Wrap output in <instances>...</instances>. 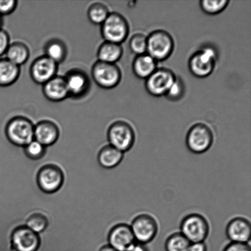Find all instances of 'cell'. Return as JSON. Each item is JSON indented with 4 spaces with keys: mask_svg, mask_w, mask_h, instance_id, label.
Instances as JSON below:
<instances>
[{
    "mask_svg": "<svg viewBox=\"0 0 251 251\" xmlns=\"http://www.w3.org/2000/svg\"><path fill=\"white\" fill-rule=\"evenodd\" d=\"M180 233L191 243L204 242L210 233V225L203 216L191 213L182 220Z\"/></svg>",
    "mask_w": 251,
    "mask_h": 251,
    "instance_id": "obj_4",
    "label": "cell"
},
{
    "mask_svg": "<svg viewBox=\"0 0 251 251\" xmlns=\"http://www.w3.org/2000/svg\"><path fill=\"white\" fill-rule=\"evenodd\" d=\"M124 53L121 44L105 41L98 49V61L115 64L120 60Z\"/></svg>",
    "mask_w": 251,
    "mask_h": 251,
    "instance_id": "obj_21",
    "label": "cell"
},
{
    "mask_svg": "<svg viewBox=\"0 0 251 251\" xmlns=\"http://www.w3.org/2000/svg\"><path fill=\"white\" fill-rule=\"evenodd\" d=\"M44 97L52 102H60L69 97L65 78L56 75L43 85Z\"/></svg>",
    "mask_w": 251,
    "mask_h": 251,
    "instance_id": "obj_18",
    "label": "cell"
},
{
    "mask_svg": "<svg viewBox=\"0 0 251 251\" xmlns=\"http://www.w3.org/2000/svg\"><path fill=\"white\" fill-rule=\"evenodd\" d=\"M157 69V61L148 53L136 56L133 61V72L141 79L146 80Z\"/></svg>",
    "mask_w": 251,
    "mask_h": 251,
    "instance_id": "obj_20",
    "label": "cell"
},
{
    "mask_svg": "<svg viewBox=\"0 0 251 251\" xmlns=\"http://www.w3.org/2000/svg\"><path fill=\"white\" fill-rule=\"evenodd\" d=\"M174 49V39L166 31L158 29L152 31L147 37V53L157 62L168 59Z\"/></svg>",
    "mask_w": 251,
    "mask_h": 251,
    "instance_id": "obj_5",
    "label": "cell"
},
{
    "mask_svg": "<svg viewBox=\"0 0 251 251\" xmlns=\"http://www.w3.org/2000/svg\"><path fill=\"white\" fill-rule=\"evenodd\" d=\"M217 60V52L211 46H205L193 54L189 60L192 75L198 78L208 77L213 72Z\"/></svg>",
    "mask_w": 251,
    "mask_h": 251,
    "instance_id": "obj_3",
    "label": "cell"
},
{
    "mask_svg": "<svg viewBox=\"0 0 251 251\" xmlns=\"http://www.w3.org/2000/svg\"><path fill=\"white\" fill-rule=\"evenodd\" d=\"M106 137L108 144L124 153L132 149L135 141L134 129L124 121H117L110 125L107 130Z\"/></svg>",
    "mask_w": 251,
    "mask_h": 251,
    "instance_id": "obj_2",
    "label": "cell"
},
{
    "mask_svg": "<svg viewBox=\"0 0 251 251\" xmlns=\"http://www.w3.org/2000/svg\"><path fill=\"white\" fill-rule=\"evenodd\" d=\"M108 245L118 251H127L136 241L130 225L120 223L110 229L107 237Z\"/></svg>",
    "mask_w": 251,
    "mask_h": 251,
    "instance_id": "obj_13",
    "label": "cell"
},
{
    "mask_svg": "<svg viewBox=\"0 0 251 251\" xmlns=\"http://www.w3.org/2000/svg\"><path fill=\"white\" fill-rule=\"evenodd\" d=\"M191 243L180 232L172 233L165 243L166 251H188Z\"/></svg>",
    "mask_w": 251,
    "mask_h": 251,
    "instance_id": "obj_26",
    "label": "cell"
},
{
    "mask_svg": "<svg viewBox=\"0 0 251 251\" xmlns=\"http://www.w3.org/2000/svg\"><path fill=\"white\" fill-rule=\"evenodd\" d=\"M11 242L16 251H37L40 247L41 238L26 226H20L12 231Z\"/></svg>",
    "mask_w": 251,
    "mask_h": 251,
    "instance_id": "obj_12",
    "label": "cell"
},
{
    "mask_svg": "<svg viewBox=\"0 0 251 251\" xmlns=\"http://www.w3.org/2000/svg\"><path fill=\"white\" fill-rule=\"evenodd\" d=\"M173 71L167 68H157L146 79L145 88L150 95L155 97L166 96L176 80Z\"/></svg>",
    "mask_w": 251,
    "mask_h": 251,
    "instance_id": "obj_11",
    "label": "cell"
},
{
    "mask_svg": "<svg viewBox=\"0 0 251 251\" xmlns=\"http://www.w3.org/2000/svg\"><path fill=\"white\" fill-rule=\"evenodd\" d=\"M188 251H207V247L205 242L191 243Z\"/></svg>",
    "mask_w": 251,
    "mask_h": 251,
    "instance_id": "obj_35",
    "label": "cell"
},
{
    "mask_svg": "<svg viewBox=\"0 0 251 251\" xmlns=\"http://www.w3.org/2000/svg\"><path fill=\"white\" fill-rule=\"evenodd\" d=\"M25 154L28 159L37 161L43 159L46 154L47 147L33 140L24 148Z\"/></svg>",
    "mask_w": 251,
    "mask_h": 251,
    "instance_id": "obj_29",
    "label": "cell"
},
{
    "mask_svg": "<svg viewBox=\"0 0 251 251\" xmlns=\"http://www.w3.org/2000/svg\"><path fill=\"white\" fill-rule=\"evenodd\" d=\"M92 76L97 85L104 89L116 87L122 80V72L116 64L97 61L92 69Z\"/></svg>",
    "mask_w": 251,
    "mask_h": 251,
    "instance_id": "obj_10",
    "label": "cell"
},
{
    "mask_svg": "<svg viewBox=\"0 0 251 251\" xmlns=\"http://www.w3.org/2000/svg\"><path fill=\"white\" fill-rule=\"evenodd\" d=\"M65 78L69 97L78 98L88 92L90 82L87 74L80 70L69 71Z\"/></svg>",
    "mask_w": 251,
    "mask_h": 251,
    "instance_id": "obj_15",
    "label": "cell"
},
{
    "mask_svg": "<svg viewBox=\"0 0 251 251\" xmlns=\"http://www.w3.org/2000/svg\"><path fill=\"white\" fill-rule=\"evenodd\" d=\"M58 64L44 55L32 63L29 73L34 82L43 85L56 76Z\"/></svg>",
    "mask_w": 251,
    "mask_h": 251,
    "instance_id": "obj_14",
    "label": "cell"
},
{
    "mask_svg": "<svg viewBox=\"0 0 251 251\" xmlns=\"http://www.w3.org/2000/svg\"><path fill=\"white\" fill-rule=\"evenodd\" d=\"M129 48L137 56L147 53V36L142 33L134 34L130 39Z\"/></svg>",
    "mask_w": 251,
    "mask_h": 251,
    "instance_id": "obj_30",
    "label": "cell"
},
{
    "mask_svg": "<svg viewBox=\"0 0 251 251\" xmlns=\"http://www.w3.org/2000/svg\"><path fill=\"white\" fill-rule=\"evenodd\" d=\"M184 93H185V86L183 81L181 78L176 77L165 97L172 101H177L183 97Z\"/></svg>",
    "mask_w": 251,
    "mask_h": 251,
    "instance_id": "obj_31",
    "label": "cell"
},
{
    "mask_svg": "<svg viewBox=\"0 0 251 251\" xmlns=\"http://www.w3.org/2000/svg\"><path fill=\"white\" fill-rule=\"evenodd\" d=\"M5 55L7 60L20 67L28 61L29 50L26 44L21 42H16L10 44Z\"/></svg>",
    "mask_w": 251,
    "mask_h": 251,
    "instance_id": "obj_23",
    "label": "cell"
},
{
    "mask_svg": "<svg viewBox=\"0 0 251 251\" xmlns=\"http://www.w3.org/2000/svg\"><path fill=\"white\" fill-rule=\"evenodd\" d=\"M2 18L0 16V29H1V26H2Z\"/></svg>",
    "mask_w": 251,
    "mask_h": 251,
    "instance_id": "obj_38",
    "label": "cell"
},
{
    "mask_svg": "<svg viewBox=\"0 0 251 251\" xmlns=\"http://www.w3.org/2000/svg\"><path fill=\"white\" fill-rule=\"evenodd\" d=\"M223 251H251V249L248 243L231 242L226 246Z\"/></svg>",
    "mask_w": 251,
    "mask_h": 251,
    "instance_id": "obj_34",
    "label": "cell"
},
{
    "mask_svg": "<svg viewBox=\"0 0 251 251\" xmlns=\"http://www.w3.org/2000/svg\"><path fill=\"white\" fill-rule=\"evenodd\" d=\"M21 74L19 66L7 58H0V87H9L16 82Z\"/></svg>",
    "mask_w": 251,
    "mask_h": 251,
    "instance_id": "obj_22",
    "label": "cell"
},
{
    "mask_svg": "<svg viewBox=\"0 0 251 251\" xmlns=\"http://www.w3.org/2000/svg\"><path fill=\"white\" fill-rule=\"evenodd\" d=\"M60 128L50 120H42L34 125V140L46 147L52 146L60 137Z\"/></svg>",
    "mask_w": 251,
    "mask_h": 251,
    "instance_id": "obj_17",
    "label": "cell"
},
{
    "mask_svg": "<svg viewBox=\"0 0 251 251\" xmlns=\"http://www.w3.org/2000/svg\"><path fill=\"white\" fill-rule=\"evenodd\" d=\"M10 45L9 34L4 29H0V58L6 53Z\"/></svg>",
    "mask_w": 251,
    "mask_h": 251,
    "instance_id": "obj_33",
    "label": "cell"
},
{
    "mask_svg": "<svg viewBox=\"0 0 251 251\" xmlns=\"http://www.w3.org/2000/svg\"><path fill=\"white\" fill-rule=\"evenodd\" d=\"M34 125L24 117H15L7 122L4 127V135L15 146L24 148L34 140Z\"/></svg>",
    "mask_w": 251,
    "mask_h": 251,
    "instance_id": "obj_1",
    "label": "cell"
},
{
    "mask_svg": "<svg viewBox=\"0 0 251 251\" xmlns=\"http://www.w3.org/2000/svg\"><path fill=\"white\" fill-rule=\"evenodd\" d=\"M99 251H118L115 250L114 248L110 247L109 245H105L100 248Z\"/></svg>",
    "mask_w": 251,
    "mask_h": 251,
    "instance_id": "obj_37",
    "label": "cell"
},
{
    "mask_svg": "<svg viewBox=\"0 0 251 251\" xmlns=\"http://www.w3.org/2000/svg\"><path fill=\"white\" fill-rule=\"evenodd\" d=\"M110 14L109 9L105 4L97 2L89 7L87 15L93 24L101 25Z\"/></svg>",
    "mask_w": 251,
    "mask_h": 251,
    "instance_id": "obj_27",
    "label": "cell"
},
{
    "mask_svg": "<svg viewBox=\"0 0 251 251\" xmlns=\"http://www.w3.org/2000/svg\"><path fill=\"white\" fill-rule=\"evenodd\" d=\"M45 56L56 64L62 63L67 56V48L62 41L52 39L47 43L45 46Z\"/></svg>",
    "mask_w": 251,
    "mask_h": 251,
    "instance_id": "obj_24",
    "label": "cell"
},
{
    "mask_svg": "<svg viewBox=\"0 0 251 251\" xmlns=\"http://www.w3.org/2000/svg\"><path fill=\"white\" fill-rule=\"evenodd\" d=\"M17 3L16 0H0V16L12 14L16 9Z\"/></svg>",
    "mask_w": 251,
    "mask_h": 251,
    "instance_id": "obj_32",
    "label": "cell"
},
{
    "mask_svg": "<svg viewBox=\"0 0 251 251\" xmlns=\"http://www.w3.org/2000/svg\"><path fill=\"white\" fill-rule=\"evenodd\" d=\"M229 2L228 0H203L200 2V6L205 14L213 16L223 12Z\"/></svg>",
    "mask_w": 251,
    "mask_h": 251,
    "instance_id": "obj_28",
    "label": "cell"
},
{
    "mask_svg": "<svg viewBox=\"0 0 251 251\" xmlns=\"http://www.w3.org/2000/svg\"><path fill=\"white\" fill-rule=\"evenodd\" d=\"M127 251H149V250L146 245L136 242Z\"/></svg>",
    "mask_w": 251,
    "mask_h": 251,
    "instance_id": "obj_36",
    "label": "cell"
},
{
    "mask_svg": "<svg viewBox=\"0 0 251 251\" xmlns=\"http://www.w3.org/2000/svg\"><path fill=\"white\" fill-rule=\"evenodd\" d=\"M125 153L109 144L100 149L98 154V161L100 167L105 169L117 168L122 163Z\"/></svg>",
    "mask_w": 251,
    "mask_h": 251,
    "instance_id": "obj_19",
    "label": "cell"
},
{
    "mask_svg": "<svg viewBox=\"0 0 251 251\" xmlns=\"http://www.w3.org/2000/svg\"><path fill=\"white\" fill-rule=\"evenodd\" d=\"M100 26L102 38L106 42L121 44L129 34V24L125 17L118 12H110Z\"/></svg>",
    "mask_w": 251,
    "mask_h": 251,
    "instance_id": "obj_6",
    "label": "cell"
},
{
    "mask_svg": "<svg viewBox=\"0 0 251 251\" xmlns=\"http://www.w3.org/2000/svg\"><path fill=\"white\" fill-rule=\"evenodd\" d=\"M136 242L146 245L151 242L158 233V224L153 216L140 214L133 219L130 225Z\"/></svg>",
    "mask_w": 251,
    "mask_h": 251,
    "instance_id": "obj_9",
    "label": "cell"
},
{
    "mask_svg": "<svg viewBox=\"0 0 251 251\" xmlns=\"http://www.w3.org/2000/svg\"><path fill=\"white\" fill-rule=\"evenodd\" d=\"M214 135L207 125L197 124L189 129L186 137L188 149L194 154L205 153L212 147Z\"/></svg>",
    "mask_w": 251,
    "mask_h": 251,
    "instance_id": "obj_7",
    "label": "cell"
},
{
    "mask_svg": "<svg viewBox=\"0 0 251 251\" xmlns=\"http://www.w3.org/2000/svg\"><path fill=\"white\" fill-rule=\"evenodd\" d=\"M38 188L43 193L53 194L58 192L65 181V175L62 169L53 163L41 167L36 176Z\"/></svg>",
    "mask_w": 251,
    "mask_h": 251,
    "instance_id": "obj_8",
    "label": "cell"
},
{
    "mask_svg": "<svg viewBox=\"0 0 251 251\" xmlns=\"http://www.w3.org/2000/svg\"><path fill=\"white\" fill-rule=\"evenodd\" d=\"M49 219L45 214L35 212L31 214L26 219L25 226L37 234H41L48 227Z\"/></svg>",
    "mask_w": 251,
    "mask_h": 251,
    "instance_id": "obj_25",
    "label": "cell"
},
{
    "mask_svg": "<svg viewBox=\"0 0 251 251\" xmlns=\"http://www.w3.org/2000/svg\"><path fill=\"white\" fill-rule=\"evenodd\" d=\"M226 232L231 242L248 243L251 237V223L247 218L236 217L228 222Z\"/></svg>",
    "mask_w": 251,
    "mask_h": 251,
    "instance_id": "obj_16",
    "label": "cell"
}]
</instances>
